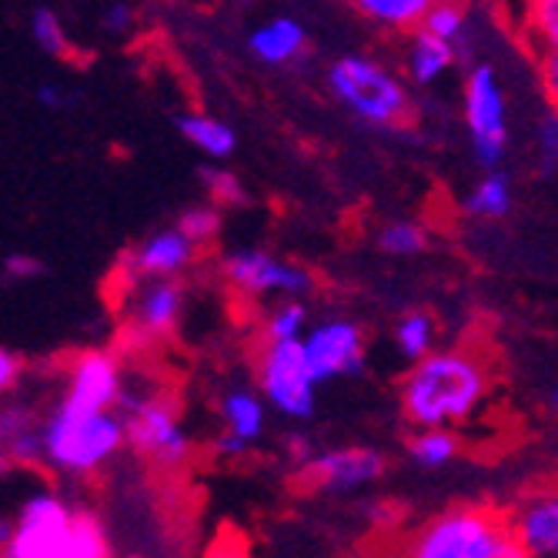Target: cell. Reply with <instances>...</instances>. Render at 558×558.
Here are the masks:
<instances>
[{
	"mask_svg": "<svg viewBox=\"0 0 558 558\" xmlns=\"http://www.w3.org/2000/svg\"><path fill=\"white\" fill-rule=\"evenodd\" d=\"M404 558H525L509 519L485 505H459L428 519L404 548Z\"/></svg>",
	"mask_w": 558,
	"mask_h": 558,
	"instance_id": "cell-3",
	"label": "cell"
},
{
	"mask_svg": "<svg viewBox=\"0 0 558 558\" xmlns=\"http://www.w3.org/2000/svg\"><path fill=\"white\" fill-rule=\"evenodd\" d=\"M61 409L71 412H121L124 404V372L114 351L94 348L74 359L61 391Z\"/></svg>",
	"mask_w": 558,
	"mask_h": 558,
	"instance_id": "cell-11",
	"label": "cell"
},
{
	"mask_svg": "<svg viewBox=\"0 0 558 558\" xmlns=\"http://www.w3.org/2000/svg\"><path fill=\"white\" fill-rule=\"evenodd\" d=\"M37 418L24 404H8L0 409V472L14 465L40 462V432Z\"/></svg>",
	"mask_w": 558,
	"mask_h": 558,
	"instance_id": "cell-18",
	"label": "cell"
},
{
	"mask_svg": "<svg viewBox=\"0 0 558 558\" xmlns=\"http://www.w3.org/2000/svg\"><path fill=\"white\" fill-rule=\"evenodd\" d=\"M438 341V322L428 312H409L401 315L395 325V348L401 351V359H409L412 365L428 359Z\"/></svg>",
	"mask_w": 558,
	"mask_h": 558,
	"instance_id": "cell-25",
	"label": "cell"
},
{
	"mask_svg": "<svg viewBox=\"0 0 558 558\" xmlns=\"http://www.w3.org/2000/svg\"><path fill=\"white\" fill-rule=\"evenodd\" d=\"M50 558H111L105 525H100L90 512H77L68 538L61 542V548Z\"/></svg>",
	"mask_w": 558,
	"mask_h": 558,
	"instance_id": "cell-26",
	"label": "cell"
},
{
	"mask_svg": "<svg viewBox=\"0 0 558 558\" xmlns=\"http://www.w3.org/2000/svg\"><path fill=\"white\" fill-rule=\"evenodd\" d=\"M40 432V462L61 475H94L124 448L121 412H71L54 404Z\"/></svg>",
	"mask_w": 558,
	"mask_h": 558,
	"instance_id": "cell-2",
	"label": "cell"
},
{
	"mask_svg": "<svg viewBox=\"0 0 558 558\" xmlns=\"http://www.w3.org/2000/svg\"><path fill=\"white\" fill-rule=\"evenodd\" d=\"M221 225H225V218H221V211L218 208H211V205H191V208H184L181 215H178V221H174V228H178V234H184L191 244H211L218 234H221Z\"/></svg>",
	"mask_w": 558,
	"mask_h": 558,
	"instance_id": "cell-31",
	"label": "cell"
},
{
	"mask_svg": "<svg viewBox=\"0 0 558 558\" xmlns=\"http://www.w3.org/2000/svg\"><path fill=\"white\" fill-rule=\"evenodd\" d=\"M459 61L451 47H445L441 40L428 37L425 31H412L409 37V50H404V68H409V77L418 84V87H428L435 84L441 74H448Z\"/></svg>",
	"mask_w": 558,
	"mask_h": 558,
	"instance_id": "cell-21",
	"label": "cell"
},
{
	"mask_svg": "<svg viewBox=\"0 0 558 558\" xmlns=\"http://www.w3.org/2000/svg\"><path fill=\"white\" fill-rule=\"evenodd\" d=\"M432 0H354V14L385 31H418Z\"/></svg>",
	"mask_w": 558,
	"mask_h": 558,
	"instance_id": "cell-22",
	"label": "cell"
},
{
	"mask_svg": "<svg viewBox=\"0 0 558 558\" xmlns=\"http://www.w3.org/2000/svg\"><path fill=\"white\" fill-rule=\"evenodd\" d=\"M545 84H548V97L555 100V84H558V50H548V54H545Z\"/></svg>",
	"mask_w": 558,
	"mask_h": 558,
	"instance_id": "cell-39",
	"label": "cell"
},
{
	"mask_svg": "<svg viewBox=\"0 0 558 558\" xmlns=\"http://www.w3.org/2000/svg\"><path fill=\"white\" fill-rule=\"evenodd\" d=\"M17 378H21V359H17L11 348L0 344V395L14 391Z\"/></svg>",
	"mask_w": 558,
	"mask_h": 558,
	"instance_id": "cell-37",
	"label": "cell"
},
{
	"mask_svg": "<svg viewBox=\"0 0 558 558\" xmlns=\"http://www.w3.org/2000/svg\"><path fill=\"white\" fill-rule=\"evenodd\" d=\"M365 351H368L365 331L359 322H351V318H328V322H318L301 335L304 365H308L318 388L325 381H335V378L362 375Z\"/></svg>",
	"mask_w": 558,
	"mask_h": 558,
	"instance_id": "cell-10",
	"label": "cell"
},
{
	"mask_svg": "<svg viewBox=\"0 0 558 558\" xmlns=\"http://www.w3.org/2000/svg\"><path fill=\"white\" fill-rule=\"evenodd\" d=\"M509 532L525 558H558V498L532 495L509 519Z\"/></svg>",
	"mask_w": 558,
	"mask_h": 558,
	"instance_id": "cell-15",
	"label": "cell"
},
{
	"mask_svg": "<svg viewBox=\"0 0 558 558\" xmlns=\"http://www.w3.org/2000/svg\"><path fill=\"white\" fill-rule=\"evenodd\" d=\"M124 445H131L150 465L165 472L184 469L194 454V441L181 422V409L171 395H147L121 404Z\"/></svg>",
	"mask_w": 558,
	"mask_h": 558,
	"instance_id": "cell-5",
	"label": "cell"
},
{
	"mask_svg": "<svg viewBox=\"0 0 558 558\" xmlns=\"http://www.w3.org/2000/svg\"><path fill=\"white\" fill-rule=\"evenodd\" d=\"M388 469V459L378 448H365V445H341V448H325L315 459L301 469L304 482L315 485L318 492H331V495H351L362 492L375 482H381Z\"/></svg>",
	"mask_w": 558,
	"mask_h": 558,
	"instance_id": "cell-12",
	"label": "cell"
},
{
	"mask_svg": "<svg viewBox=\"0 0 558 558\" xmlns=\"http://www.w3.org/2000/svg\"><path fill=\"white\" fill-rule=\"evenodd\" d=\"M284 454L291 459V465L301 472L304 465H308L315 454H318V448H315V441H312V435H304V432H291V435H284Z\"/></svg>",
	"mask_w": 558,
	"mask_h": 558,
	"instance_id": "cell-35",
	"label": "cell"
},
{
	"mask_svg": "<svg viewBox=\"0 0 558 558\" xmlns=\"http://www.w3.org/2000/svg\"><path fill=\"white\" fill-rule=\"evenodd\" d=\"M409 454L418 469L438 472V469H448L454 459H459L462 441L448 428H425V432H415L409 438Z\"/></svg>",
	"mask_w": 558,
	"mask_h": 558,
	"instance_id": "cell-24",
	"label": "cell"
},
{
	"mask_svg": "<svg viewBox=\"0 0 558 558\" xmlns=\"http://www.w3.org/2000/svg\"><path fill=\"white\" fill-rule=\"evenodd\" d=\"M37 100H40V108H47V111H61V108L71 105V90L64 84H58V81H47V84L37 87Z\"/></svg>",
	"mask_w": 558,
	"mask_h": 558,
	"instance_id": "cell-36",
	"label": "cell"
},
{
	"mask_svg": "<svg viewBox=\"0 0 558 558\" xmlns=\"http://www.w3.org/2000/svg\"><path fill=\"white\" fill-rule=\"evenodd\" d=\"M8 538H11V519H4V515H0V548L8 545Z\"/></svg>",
	"mask_w": 558,
	"mask_h": 558,
	"instance_id": "cell-40",
	"label": "cell"
},
{
	"mask_svg": "<svg viewBox=\"0 0 558 558\" xmlns=\"http://www.w3.org/2000/svg\"><path fill=\"white\" fill-rule=\"evenodd\" d=\"M197 178H201V184H205V191H208V205L211 208H244V205H251V191L244 187V181L231 171V168H225V165H205V168H197Z\"/></svg>",
	"mask_w": 558,
	"mask_h": 558,
	"instance_id": "cell-27",
	"label": "cell"
},
{
	"mask_svg": "<svg viewBox=\"0 0 558 558\" xmlns=\"http://www.w3.org/2000/svg\"><path fill=\"white\" fill-rule=\"evenodd\" d=\"M515 205V191H512V178L498 171H485L472 191L462 201V211L475 221H498V218H509Z\"/></svg>",
	"mask_w": 558,
	"mask_h": 558,
	"instance_id": "cell-20",
	"label": "cell"
},
{
	"mask_svg": "<svg viewBox=\"0 0 558 558\" xmlns=\"http://www.w3.org/2000/svg\"><path fill=\"white\" fill-rule=\"evenodd\" d=\"M532 27L538 31V37H545V54L548 50H558V4L555 0L532 4Z\"/></svg>",
	"mask_w": 558,
	"mask_h": 558,
	"instance_id": "cell-32",
	"label": "cell"
},
{
	"mask_svg": "<svg viewBox=\"0 0 558 558\" xmlns=\"http://www.w3.org/2000/svg\"><path fill=\"white\" fill-rule=\"evenodd\" d=\"M134 27V8L131 4H114L105 11V31L108 34H124Z\"/></svg>",
	"mask_w": 558,
	"mask_h": 558,
	"instance_id": "cell-38",
	"label": "cell"
},
{
	"mask_svg": "<svg viewBox=\"0 0 558 558\" xmlns=\"http://www.w3.org/2000/svg\"><path fill=\"white\" fill-rule=\"evenodd\" d=\"M304 331H308V308H304V301H278L265 318L262 344L301 341Z\"/></svg>",
	"mask_w": 558,
	"mask_h": 558,
	"instance_id": "cell-29",
	"label": "cell"
},
{
	"mask_svg": "<svg viewBox=\"0 0 558 558\" xmlns=\"http://www.w3.org/2000/svg\"><path fill=\"white\" fill-rule=\"evenodd\" d=\"M465 128L482 171H498L509 155V97L488 61L472 64L462 87Z\"/></svg>",
	"mask_w": 558,
	"mask_h": 558,
	"instance_id": "cell-6",
	"label": "cell"
},
{
	"mask_svg": "<svg viewBox=\"0 0 558 558\" xmlns=\"http://www.w3.org/2000/svg\"><path fill=\"white\" fill-rule=\"evenodd\" d=\"M492 365L472 348H435L428 359L415 362L398 385L401 418L415 432L454 428L488 401Z\"/></svg>",
	"mask_w": 558,
	"mask_h": 558,
	"instance_id": "cell-1",
	"label": "cell"
},
{
	"mask_svg": "<svg viewBox=\"0 0 558 558\" xmlns=\"http://www.w3.org/2000/svg\"><path fill=\"white\" fill-rule=\"evenodd\" d=\"M74 509L61 492L40 488L24 498L17 519L11 522V538L0 548V558H50L74 525Z\"/></svg>",
	"mask_w": 558,
	"mask_h": 558,
	"instance_id": "cell-9",
	"label": "cell"
},
{
	"mask_svg": "<svg viewBox=\"0 0 558 558\" xmlns=\"http://www.w3.org/2000/svg\"><path fill=\"white\" fill-rule=\"evenodd\" d=\"M247 50L265 68H288L308 50V27L291 14H275L247 34Z\"/></svg>",
	"mask_w": 558,
	"mask_h": 558,
	"instance_id": "cell-16",
	"label": "cell"
},
{
	"mask_svg": "<svg viewBox=\"0 0 558 558\" xmlns=\"http://www.w3.org/2000/svg\"><path fill=\"white\" fill-rule=\"evenodd\" d=\"M184 315V291L178 281H144L131 301V328L141 338H168Z\"/></svg>",
	"mask_w": 558,
	"mask_h": 558,
	"instance_id": "cell-14",
	"label": "cell"
},
{
	"mask_svg": "<svg viewBox=\"0 0 558 558\" xmlns=\"http://www.w3.org/2000/svg\"><path fill=\"white\" fill-rule=\"evenodd\" d=\"M0 275H4L8 281H34L44 275V262L27 255V251H14V255H8L4 262H0Z\"/></svg>",
	"mask_w": 558,
	"mask_h": 558,
	"instance_id": "cell-34",
	"label": "cell"
},
{
	"mask_svg": "<svg viewBox=\"0 0 558 558\" xmlns=\"http://www.w3.org/2000/svg\"><path fill=\"white\" fill-rule=\"evenodd\" d=\"M197 255L201 247L178 234V228L171 225L137 241L121 258V265L134 281H178V275L187 271L197 262Z\"/></svg>",
	"mask_w": 558,
	"mask_h": 558,
	"instance_id": "cell-13",
	"label": "cell"
},
{
	"mask_svg": "<svg viewBox=\"0 0 558 558\" xmlns=\"http://www.w3.org/2000/svg\"><path fill=\"white\" fill-rule=\"evenodd\" d=\"M255 378H258L255 391L278 415L291 422H308L318 412V381L312 378L308 365H304L301 341L262 344Z\"/></svg>",
	"mask_w": 558,
	"mask_h": 558,
	"instance_id": "cell-7",
	"label": "cell"
},
{
	"mask_svg": "<svg viewBox=\"0 0 558 558\" xmlns=\"http://www.w3.org/2000/svg\"><path fill=\"white\" fill-rule=\"evenodd\" d=\"M218 415L228 438L241 441L244 448L258 445L268 435V404L251 385H234L221 395L218 401Z\"/></svg>",
	"mask_w": 558,
	"mask_h": 558,
	"instance_id": "cell-17",
	"label": "cell"
},
{
	"mask_svg": "<svg viewBox=\"0 0 558 558\" xmlns=\"http://www.w3.org/2000/svg\"><path fill=\"white\" fill-rule=\"evenodd\" d=\"M225 281L247 298H281V301H301L315 291V275L294 265L275 251L265 247H238L228 251L221 262Z\"/></svg>",
	"mask_w": 558,
	"mask_h": 558,
	"instance_id": "cell-8",
	"label": "cell"
},
{
	"mask_svg": "<svg viewBox=\"0 0 558 558\" xmlns=\"http://www.w3.org/2000/svg\"><path fill=\"white\" fill-rule=\"evenodd\" d=\"M418 31H425L428 37L441 40L459 54V47L469 40V8L454 4V0H432Z\"/></svg>",
	"mask_w": 558,
	"mask_h": 558,
	"instance_id": "cell-23",
	"label": "cell"
},
{
	"mask_svg": "<svg viewBox=\"0 0 558 558\" xmlns=\"http://www.w3.org/2000/svg\"><path fill=\"white\" fill-rule=\"evenodd\" d=\"M538 147H542V168L551 178L555 165H558V114H555V105L548 108L545 121L538 124Z\"/></svg>",
	"mask_w": 558,
	"mask_h": 558,
	"instance_id": "cell-33",
	"label": "cell"
},
{
	"mask_svg": "<svg viewBox=\"0 0 558 558\" xmlns=\"http://www.w3.org/2000/svg\"><path fill=\"white\" fill-rule=\"evenodd\" d=\"M378 251L388 258H415L428 247V228L412 221V218H401V221H388L378 238H375Z\"/></svg>",
	"mask_w": 558,
	"mask_h": 558,
	"instance_id": "cell-28",
	"label": "cell"
},
{
	"mask_svg": "<svg viewBox=\"0 0 558 558\" xmlns=\"http://www.w3.org/2000/svg\"><path fill=\"white\" fill-rule=\"evenodd\" d=\"M328 90L344 111L368 128H398L412 114V97L385 64L365 54H344L328 68Z\"/></svg>",
	"mask_w": 558,
	"mask_h": 558,
	"instance_id": "cell-4",
	"label": "cell"
},
{
	"mask_svg": "<svg viewBox=\"0 0 558 558\" xmlns=\"http://www.w3.org/2000/svg\"><path fill=\"white\" fill-rule=\"evenodd\" d=\"M31 37L34 44L44 50L47 58H68L71 54V37H68V27L61 21V14L54 8H34L31 14Z\"/></svg>",
	"mask_w": 558,
	"mask_h": 558,
	"instance_id": "cell-30",
	"label": "cell"
},
{
	"mask_svg": "<svg viewBox=\"0 0 558 558\" xmlns=\"http://www.w3.org/2000/svg\"><path fill=\"white\" fill-rule=\"evenodd\" d=\"M174 128H178V134H181L194 150H201V155L211 158L215 165H225V161L234 155V150H238V131H234L228 121L215 118V114L187 111V114H181V118L174 121Z\"/></svg>",
	"mask_w": 558,
	"mask_h": 558,
	"instance_id": "cell-19",
	"label": "cell"
}]
</instances>
